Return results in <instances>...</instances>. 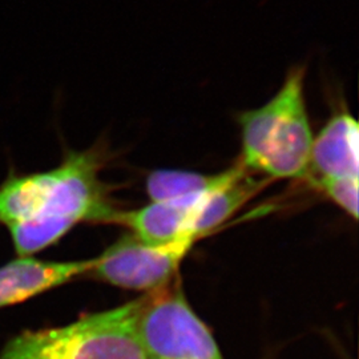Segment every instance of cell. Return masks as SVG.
Returning <instances> with one entry per match:
<instances>
[{
  "instance_id": "cell-1",
  "label": "cell",
  "mask_w": 359,
  "mask_h": 359,
  "mask_svg": "<svg viewBox=\"0 0 359 359\" xmlns=\"http://www.w3.org/2000/svg\"><path fill=\"white\" fill-rule=\"evenodd\" d=\"M97 147L69 151L57 167L22 173L11 169L0 184V225L18 257H34L57 244L79 224H107L116 209L100 177Z\"/></svg>"
},
{
  "instance_id": "cell-2",
  "label": "cell",
  "mask_w": 359,
  "mask_h": 359,
  "mask_svg": "<svg viewBox=\"0 0 359 359\" xmlns=\"http://www.w3.org/2000/svg\"><path fill=\"white\" fill-rule=\"evenodd\" d=\"M306 67L295 65L262 107L240 116L241 163L269 179H306L313 144L306 100Z\"/></svg>"
},
{
  "instance_id": "cell-3",
  "label": "cell",
  "mask_w": 359,
  "mask_h": 359,
  "mask_svg": "<svg viewBox=\"0 0 359 359\" xmlns=\"http://www.w3.org/2000/svg\"><path fill=\"white\" fill-rule=\"evenodd\" d=\"M140 305L142 297L68 325L25 330L8 339L0 359H147L136 327Z\"/></svg>"
},
{
  "instance_id": "cell-4",
  "label": "cell",
  "mask_w": 359,
  "mask_h": 359,
  "mask_svg": "<svg viewBox=\"0 0 359 359\" xmlns=\"http://www.w3.org/2000/svg\"><path fill=\"white\" fill-rule=\"evenodd\" d=\"M176 280L142 295L136 327L145 358L224 359L213 334Z\"/></svg>"
},
{
  "instance_id": "cell-5",
  "label": "cell",
  "mask_w": 359,
  "mask_h": 359,
  "mask_svg": "<svg viewBox=\"0 0 359 359\" xmlns=\"http://www.w3.org/2000/svg\"><path fill=\"white\" fill-rule=\"evenodd\" d=\"M198 238L148 244L127 234L96 257L88 276L120 289L154 293L177 278L180 266Z\"/></svg>"
},
{
  "instance_id": "cell-6",
  "label": "cell",
  "mask_w": 359,
  "mask_h": 359,
  "mask_svg": "<svg viewBox=\"0 0 359 359\" xmlns=\"http://www.w3.org/2000/svg\"><path fill=\"white\" fill-rule=\"evenodd\" d=\"M96 257L79 261H46L16 257L0 266V309L11 308L88 276Z\"/></svg>"
},
{
  "instance_id": "cell-7",
  "label": "cell",
  "mask_w": 359,
  "mask_h": 359,
  "mask_svg": "<svg viewBox=\"0 0 359 359\" xmlns=\"http://www.w3.org/2000/svg\"><path fill=\"white\" fill-rule=\"evenodd\" d=\"M216 191L179 200L149 203L133 210H115L107 224L126 226L130 234L148 244H168L182 237H196L192 233L193 222L206 200Z\"/></svg>"
},
{
  "instance_id": "cell-8",
  "label": "cell",
  "mask_w": 359,
  "mask_h": 359,
  "mask_svg": "<svg viewBox=\"0 0 359 359\" xmlns=\"http://www.w3.org/2000/svg\"><path fill=\"white\" fill-rule=\"evenodd\" d=\"M359 179V127L347 111L330 117L313 137L306 179Z\"/></svg>"
},
{
  "instance_id": "cell-9",
  "label": "cell",
  "mask_w": 359,
  "mask_h": 359,
  "mask_svg": "<svg viewBox=\"0 0 359 359\" xmlns=\"http://www.w3.org/2000/svg\"><path fill=\"white\" fill-rule=\"evenodd\" d=\"M244 169L241 161L217 175H204L176 169H157L148 175L145 191L151 203L192 197L222 188Z\"/></svg>"
},
{
  "instance_id": "cell-10",
  "label": "cell",
  "mask_w": 359,
  "mask_h": 359,
  "mask_svg": "<svg viewBox=\"0 0 359 359\" xmlns=\"http://www.w3.org/2000/svg\"><path fill=\"white\" fill-rule=\"evenodd\" d=\"M266 180L257 179L250 170H244L225 187L213 193L194 219L192 233L197 238H203L213 229L222 225L226 219L248 204L257 193L265 187Z\"/></svg>"
},
{
  "instance_id": "cell-11",
  "label": "cell",
  "mask_w": 359,
  "mask_h": 359,
  "mask_svg": "<svg viewBox=\"0 0 359 359\" xmlns=\"http://www.w3.org/2000/svg\"><path fill=\"white\" fill-rule=\"evenodd\" d=\"M309 182L325 194L335 205L341 208L347 216L358 218L359 179L353 177H327L311 179Z\"/></svg>"
}]
</instances>
